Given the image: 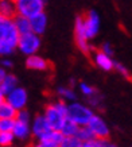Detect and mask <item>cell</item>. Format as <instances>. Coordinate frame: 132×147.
Masks as SVG:
<instances>
[{
    "mask_svg": "<svg viewBox=\"0 0 132 147\" xmlns=\"http://www.w3.org/2000/svg\"><path fill=\"white\" fill-rule=\"evenodd\" d=\"M74 40L75 45L78 47L79 51H82L84 54L90 53V47L92 46L88 43V38H86V32H85V26H84V16H77L75 18V26H74Z\"/></svg>",
    "mask_w": 132,
    "mask_h": 147,
    "instance_id": "52a82bcc",
    "label": "cell"
},
{
    "mask_svg": "<svg viewBox=\"0 0 132 147\" xmlns=\"http://www.w3.org/2000/svg\"><path fill=\"white\" fill-rule=\"evenodd\" d=\"M100 51H102L104 54L109 55V57H112V55H113V49H112V46H110L109 42H105V43H102L101 50H100Z\"/></svg>",
    "mask_w": 132,
    "mask_h": 147,
    "instance_id": "f1b7e54d",
    "label": "cell"
},
{
    "mask_svg": "<svg viewBox=\"0 0 132 147\" xmlns=\"http://www.w3.org/2000/svg\"><path fill=\"white\" fill-rule=\"evenodd\" d=\"M88 127L92 129V132L94 134L97 139H101V140H108L109 136V127L105 123V120L102 119L101 116L94 115L89 121Z\"/></svg>",
    "mask_w": 132,
    "mask_h": 147,
    "instance_id": "30bf717a",
    "label": "cell"
},
{
    "mask_svg": "<svg viewBox=\"0 0 132 147\" xmlns=\"http://www.w3.org/2000/svg\"><path fill=\"white\" fill-rule=\"evenodd\" d=\"M16 88H18V78H16V76H13V74H7L4 81L0 85V90H1L5 96L9 94L12 90L16 89Z\"/></svg>",
    "mask_w": 132,
    "mask_h": 147,
    "instance_id": "e0dca14e",
    "label": "cell"
},
{
    "mask_svg": "<svg viewBox=\"0 0 132 147\" xmlns=\"http://www.w3.org/2000/svg\"><path fill=\"white\" fill-rule=\"evenodd\" d=\"M15 4L18 15H22L27 19H32L36 15L44 12V1L42 0H16Z\"/></svg>",
    "mask_w": 132,
    "mask_h": 147,
    "instance_id": "277c9868",
    "label": "cell"
},
{
    "mask_svg": "<svg viewBox=\"0 0 132 147\" xmlns=\"http://www.w3.org/2000/svg\"><path fill=\"white\" fill-rule=\"evenodd\" d=\"M12 61L11 59H8V58H5V59H3L1 61V67H4V69H8V67H12Z\"/></svg>",
    "mask_w": 132,
    "mask_h": 147,
    "instance_id": "1f68e13d",
    "label": "cell"
},
{
    "mask_svg": "<svg viewBox=\"0 0 132 147\" xmlns=\"http://www.w3.org/2000/svg\"><path fill=\"white\" fill-rule=\"evenodd\" d=\"M79 90L82 92V94H85L86 97H93V96H96L98 92H97L93 86H90L89 84H86V82H81L79 84Z\"/></svg>",
    "mask_w": 132,
    "mask_h": 147,
    "instance_id": "d4e9b609",
    "label": "cell"
},
{
    "mask_svg": "<svg viewBox=\"0 0 132 147\" xmlns=\"http://www.w3.org/2000/svg\"><path fill=\"white\" fill-rule=\"evenodd\" d=\"M31 127L28 123H23V121H18L16 120V124H15V128H13L12 134L15 136V139H19V140H26L28 136L31 135Z\"/></svg>",
    "mask_w": 132,
    "mask_h": 147,
    "instance_id": "9a60e30c",
    "label": "cell"
},
{
    "mask_svg": "<svg viewBox=\"0 0 132 147\" xmlns=\"http://www.w3.org/2000/svg\"><path fill=\"white\" fill-rule=\"evenodd\" d=\"M104 140L101 139H93V140H89V142H85L82 143V147H101Z\"/></svg>",
    "mask_w": 132,
    "mask_h": 147,
    "instance_id": "83f0119b",
    "label": "cell"
},
{
    "mask_svg": "<svg viewBox=\"0 0 132 147\" xmlns=\"http://www.w3.org/2000/svg\"><path fill=\"white\" fill-rule=\"evenodd\" d=\"M30 113L27 109H22V111L18 112V115H16V120L18 121H23V123H28L30 124Z\"/></svg>",
    "mask_w": 132,
    "mask_h": 147,
    "instance_id": "484cf974",
    "label": "cell"
},
{
    "mask_svg": "<svg viewBox=\"0 0 132 147\" xmlns=\"http://www.w3.org/2000/svg\"><path fill=\"white\" fill-rule=\"evenodd\" d=\"M31 131H32L34 138L38 142H47L50 136H51V134L54 132V129L50 127L44 115H36L34 117V121H32V125H31Z\"/></svg>",
    "mask_w": 132,
    "mask_h": 147,
    "instance_id": "5b68a950",
    "label": "cell"
},
{
    "mask_svg": "<svg viewBox=\"0 0 132 147\" xmlns=\"http://www.w3.org/2000/svg\"><path fill=\"white\" fill-rule=\"evenodd\" d=\"M67 105L69 104H66L63 100H59L57 102L48 104L47 107L44 108L43 115L54 131L61 132L62 127L67 120Z\"/></svg>",
    "mask_w": 132,
    "mask_h": 147,
    "instance_id": "7a4b0ae2",
    "label": "cell"
},
{
    "mask_svg": "<svg viewBox=\"0 0 132 147\" xmlns=\"http://www.w3.org/2000/svg\"><path fill=\"white\" fill-rule=\"evenodd\" d=\"M84 26L86 38L93 39L100 31V15L94 9H89L84 16Z\"/></svg>",
    "mask_w": 132,
    "mask_h": 147,
    "instance_id": "ba28073f",
    "label": "cell"
},
{
    "mask_svg": "<svg viewBox=\"0 0 132 147\" xmlns=\"http://www.w3.org/2000/svg\"><path fill=\"white\" fill-rule=\"evenodd\" d=\"M18 15L15 1L9 0H0V16L7 19H13Z\"/></svg>",
    "mask_w": 132,
    "mask_h": 147,
    "instance_id": "5bb4252c",
    "label": "cell"
},
{
    "mask_svg": "<svg viewBox=\"0 0 132 147\" xmlns=\"http://www.w3.org/2000/svg\"><path fill=\"white\" fill-rule=\"evenodd\" d=\"M13 24H15V27H16V30L19 31L20 35H26V34L32 32L30 19L24 18L22 15H16V16L13 18Z\"/></svg>",
    "mask_w": 132,
    "mask_h": 147,
    "instance_id": "2e32d148",
    "label": "cell"
},
{
    "mask_svg": "<svg viewBox=\"0 0 132 147\" xmlns=\"http://www.w3.org/2000/svg\"><path fill=\"white\" fill-rule=\"evenodd\" d=\"M78 131H79L78 124H75V123H73L70 120H66V123L63 124V127L61 129V134L63 136H77Z\"/></svg>",
    "mask_w": 132,
    "mask_h": 147,
    "instance_id": "d6986e66",
    "label": "cell"
},
{
    "mask_svg": "<svg viewBox=\"0 0 132 147\" xmlns=\"http://www.w3.org/2000/svg\"><path fill=\"white\" fill-rule=\"evenodd\" d=\"M93 59H94V63H96L100 69H102V70L110 71L112 69H114V61L112 59V57L104 54L102 51H96Z\"/></svg>",
    "mask_w": 132,
    "mask_h": 147,
    "instance_id": "4fadbf2b",
    "label": "cell"
},
{
    "mask_svg": "<svg viewBox=\"0 0 132 147\" xmlns=\"http://www.w3.org/2000/svg\"><path fill=\"white\" fill-rule=\"evenodd\" d=\"M15 140L12 132H4V134H0V147H12L11 144Z\"/></svg>",
    "mask_w": 132,
    "mask_h": 147,
    "instance_id": "cb8c5ba5",
    "label": "cell"
},
{
    "mask_svg": "<svg viewBox=\"0 0 132 147\" xmlns=\"http://www.w3.org/2000/svg\"><path fill=\"white\" fill-rule=\"evenodd\" d=\"M16 124V119H3L0 120V134L12 132Z\"/></svg>",
    "mask_w": 132,
    "mask_h": 147,
    "instance_id": "7402d4cb",
    "label": "cell"
},
{
    "mask_svg": "<svg viewBox=\"0 0 132 147\" xmlns=\"http://www.w3.org/2000/svg\"><path fill=\"white\" fill-rule=\"evenodd\" d=\"M93 116H94V113L92 112V109L81 102L75 101L70 102L67 105V120L78 124L79 127L88 125Z\"/></svg>",
    "mask_w": 132,
    "mask_h": 147,
    "instance_id": "3957f363",
    "label": "cell"
},
{
    "mask_svg": "<svg viewBox=\"0 0 132 147\" xmlns=\"http://www.w3.org/2000/svg\"><path fill=\"white\" fill-rule=\"evenodd\" d=\"M114 69L119 71L121 76H124L125 78H129V71H128V69L125 66H124L123 63H119V62H114Z\"/></svg>",
    "mask_w": 132,
    "mask_h": 147,
    "instance_id": "4316f807",
    "label": "cell"
},
{
    "mask_svg": "<svg viewBox=\"0 0 132 147\" xmlns=\"http://www.w3.org/2000/svg\"><path fill=\"white\" fill-rule=\"evenodd\" d=\"M77 138H78L82 143H85V142H89V140L96 139V136H94V134L92 132V129L89 128L88 125H84V127H79V131H78V134H77Z\"/></svg>",
    "mask_w": 132,
    "mask_h": 147,
    "instance_id": "44dd1931",
    "label": "cell"
},
{
    "mask_svg": "<svg viewBox=\"0 0 132 147\" xmlns=\"http://www.w3.org/2000/svg\"><path fill=\"white\" fill-rule=\"evenodd\" d=\"M31 22V30L34 34L36 35H42L44 31H46V27H47V15L44 12L39 13L34 16L32 19H30Z\"/></svg>",
    "mask_w": 132,
    "mask_h": 147,
    "instance_id": "7c38bea8",
    "label": "cell"
},
{
    "mask_svg": "<svg viewBox=\"0 0 132 147\" xmlns=\"http://www.w3.org/2000/svg\"><path fill=\"white\" fill-rule=\"evenodd\" d=\"M101 147H119V146H116V144H113V143H110L109 140H104V143H102Z\"/></svg>",
    "mask_w": 132,
    "mask_h": 147,
    "instance_id": "836d02e7",
    "label": "cell"
},
{
    "mask_svg": "<svg viewBox=\"0 0 132 147\" xmlns=\"http://www.w3.org/2000/svg\"><path fill=\"white\" fill-rule=\"evenodd\" d=\"M20 34L13 24V19L0 16V55H9L18 47Z\"/></svg>",
    "mask_w": 132,
    "mask_h": 147,
    "instance_id": "6da1fadb",
    "label": "cell"
},
{
    "mask_svg": "<svg viewBox=\"0 0 132 147\" xmlns=\"http://www.w3.org/2000/svg\"><path fill=\"white\" fill-rule=\"evenodd\" d=\"M16 115H18V111L11 104H8L7 101H3L0 104V120H3V119H16Z\"/></svg>",
    "mask_w": 132,
    "mask_h": 147,
    "instance_id": "ac0fdd59",
    "label": "cell"
},
{
    "mask_svg": "<svg viewBox=\"0 0 132 147\" xmlns=\"http://www.w3.org/2000/svg\"><path fill=\"white\" fill-rule=\"evenodd\" d=\"M7 77V71H5L4 67H0V85H1V82L4 81V78Z\"/></svg>",
    "mask_w": 132,
    "mask_h": 147,
    "instance_id": "d6a6232c",
    "label": "cell"
},
{
    "mask_svg": "<svg viewBox=\"0 0 132 147\" xmlns=\"http://www.w3.org/2000/svg\"><path fill=\"white\" fill-rule=\"evenodd\" d=\"M27 100H28L27 90L24 88H20V86H18L15 90H12L9 94L5 96V101L11 104L18 112L22 111V109H26Z\"/></svg>",
    "mask_w": 132,
    "mask_h": 147,
    "instance_id": "9c48e42d",
    "label": "cell"
},
{
    "mask_svg": "<svg viewBox=\"0 0 132 147\" xmlns=\"http://www.w3.org/2000/svg\"><path fill=\"white\" fill-rule=\"evenodd\" d=\"M59 147H82V142L77 136H65Z\"/></svg>",
    "mask_w": 132,
    "mask_h": 147,
    "instance_id": "603a6c76",
    "label": "cell"
},
{
    "mask_svg": "<svg viewBox=\"0 0 132 147\" xmlns=\"http://www.w3.org/2000/svg\"><path fill=\"white\" fill-rule=\"evenodd\" d=\"M57 92L58 94L63 98V101H71V102H75L77 100V94L71 88H67V86H58L57 88Z\"/></svg>",
    "mask_w": 132,
    "mask_h": 147,
    "instance_id": "ffe728a7",
    "label": "cell"
},
{
    "mask_svg": "<svg viewBox=\"0 0 132 147\" xmlns=\"http://www.w3.org/2000/svg\"><path fill=\"white\" fill-rule=\"evenodd\" d=\"M3 101H5V94L3 93L1 90H0V104H1Z\"/></svg>",
    "mask_w": 132,
    "mask_h": 147,
    "instance_id": "e575fe53",
    "label": "cell"
},
{
    "mask_svg": "<svg viewBox=\"0 0 132 147\" xmlns=\"http://www.w3.org/2000/svg\"><path fill=\"white\" fill-rule=\"evenodd\" d=\"M89 104L90 105H94V107H97L98 104H100V96H98V93L96 94V96H93V97H89Z\"/></svg>",
    "mask_w": 132,
    "mask_h": 147,
    "instance_id": "4dcf8cb0",
    "label": "cell"
},
{
    "mask_svg": "<svg viewBox=\"0 0 132 147\" xmlns=\"http://www.w3.org/2000/svg\"><path fill=\"white\" fill-rule=\"evenodd\" d=\"M40 47V38L39 35H36L34 32L26 34V35H20L18 43V49L22 51L24 55L31 57V55H35L36 51Z\"/></svg>",
    "mask_w": 132,
    "mask_h": 147,
    "instance_id": "8992f818",
    "label": "cell"
},
{
    "mask_svg": "<svg viewBox=\"0 0 132 147\" xmlns=\"http://www.w3.org/2000/svg\"><path fill=\"white\" fill-rule=\"evenodd\" d=\"M26 66L31 70H47L50 67V62L46 61L43 57H40L38 54L35 55H31V57H27L26 59Z\"/></svg>",
    "mask_w": 132,
    "mask_h": 147,
    "instance_id": "8fae6325",
    "label": "cell"
},
{
    "mask_svg": "<svg viewBox=\"0 0 132 147\" xmlns=\"http://www.w3.org/2000/svg\"><path fill=\"white\" fill-rule=\"evenodd\" d=\"M30 147H59V146L54 144V143H48V142H38L36 144H32Z\"/></svg>",
    "mask_w": 132,
    "mask_h": 147,
    "instance_id": "f546056e",
    "label": "cell"
}]
</instances>
